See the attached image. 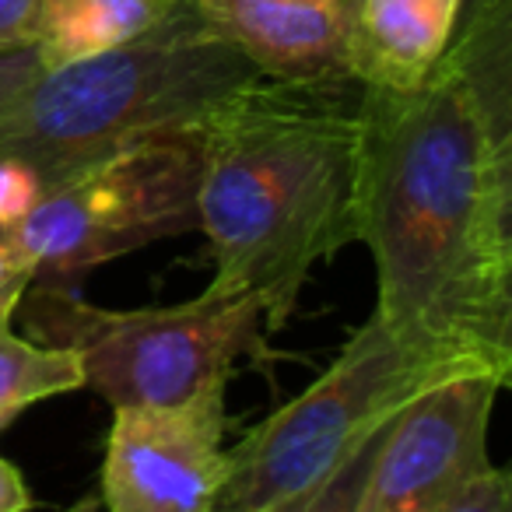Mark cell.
<instances>
[{
    "mask_svg": "<svg viewBox=\"0 0 512 512\" xmlns=\"http://www.w3.org/2000/svg\"><path fill=\"white\" fill-rule=\"evenodd\" d=\"M32 281H36L32 256L18 242L15 228H0V327H11Z\"/></svg>",
    "mask_w": 512,
    "mask_h": 512,
    "instance_id": "14",
    "label": "cell"
},
{
    "mask_svg": "<svg viewBox=\"0 0 512 512\" xmlns=\"http://www.w3.org/2000/svg\"><path fill=\"white\" fill-rule=\"evenodd\" d=\"M225 407H113L102 460L109 512H214L228 477Z\"/></svg>",
    "mask_w": 512,
    "mask_h": 512,
    "instance_id": "8",
    "label": "cell"
},
{
    "mask_svg": "<svg viewBox=\"0 0 512 512\" xmlns=\"http://www.w3.org/2000/svg\"><path fill=\"white\" fill-rule=\"evenodd\" d=\"M193 8L274 81H351L348 39L362 0H193Z\"/></svg>",
    "mask_w": 512,
    "mask_h": 512,
    "instance_id": "9",
    "label": "cell"
},
{
    "mask_svg": "<svg viewBox=\"0 0 512 512\" xmlns=\"http://www.w3.org/2000/svg\"><path fill=\"white\" fill-rule=\"evenodd\" d=\"M43 0H0V53L36 50Z\"/></svg>",
    "mask_w": 512,
    "mask_h": 512,
    "instance_id": "17",
    "label": "cell"
},
{
    "mask_svg": "<svg viewBox=\"0 0 512 512\" xmlns=\"http://www.w3.org/2000/svg\"><path fill=\"white\" fill-rule=\"evenodd\" d=\"M43 183L29 165L0 158V228H18L43 200Z\"/></svg>",
    "mask_w": 512,
    "mask_h": 512,
    "instance_id": "15",
    "label": "cell"
},
{
    "mask_svg": "<svg viewBox=\"0 0 512 512\" xmlns=\"http://www.w3.org/2000/svg\"><path fill=\"white\" fill-rule=\"evenodd\" d=\"M18 313L32 341L71 348L85 386L113 407H225L228 379L264 337L260 306L214 281L176 306L102 309L78 288L36 285Z\"/></svg>",
    "mask_w": 512,
    "mask_h": 512,
    "instance_id": "4",
    "label": "cell"
},
{
    "mask_svg": "<svg viewBox=\"0 0 512 512\" xmlns=\"http://www.w3.org/2000/svg\"><path fill=\"white\" fill-rule=\"evenodd\" d=\"M456 0H362L348 39V78L362 88H414L453 39Z\"/></svg>",
    "mask_w": 512,
    "mask_h": 512,
    "instance_id": "10",
    "label": "cell"
},
{
    "mask_svg": "<svg viewBox=\"0 0 512 512\" xmlns=\"http://www.w3.org/2000/svg\"><path fill=\"white\" fill-rule=\"evenodd\" d=\"M179 0H43L39 64L64 67L155 29Z\"/></svg>",
    "mask_w": 512,
    "mask_h": 512,
    "instance_id": "11",
    "label": "cell"
},
{
    "mask_svg": "<svg viewBox=\"0 0 512 512\" xmlns=\"http://www.w3.org/2000/svg\"><path fill=\"white\" fill-rule=\"evenodd\" d=\"M74 390H85V369L71 348H53L0 327V432L29 407Z\"/></svg>",
    "mask_w": 512,
    "mask_h": 512,
    "instance_id": "12",
    "label": "cell"
},
{
    "mask_svg": "<svg viewBox=\"0 0 512 512\" xmlns=\"http://www.w3.org/2000/svg\"><path fill=\"white\" fill-rule=\"evenodd\" d=\"M460 4V15H484V11H502L512 8V0H456ZM456 15V18H460Z\"/></svg>",
    "mask_w": 512,
    "mask_h": 512,
    "instance_id": "20",
    "label": "cell"
},
{
    "mask_svg": "<svg viewBox=\"0 0 512 512\" xmlns=\"http://www.w3.org/2000/svg\"><path fill=\"white\" fill-rule=\"evenodd\" d=\"M505 383L467 372L421 393L390 421L355 512H442L488 460V428Z\"/></svg>",
    "mask_w": 512,
    "mask_h": 512,
    "instance_id": "7",
    "label": "cell"
},
{
    "mask_svg": "<svg viewBox=\"0 0 512 512\" xmlns=\"http://www.w3.org/2000/svg\"><path fill=\"white\" fill-rule=\"evenodd\" d=\"M467 372L481 369L397 334L372 313L316 383L228 449V477L214 512H264L285 502L327 477L421 393Z\"/></svg>",
    "mask_w": 512,
    "mask_h": 512,
    "instance_id": "5",
    "label": "cell"
},
{
    "mask_svg": "<svg viewBox=\"0 0 512 512\" xmlns=\"http://www.w3.org/2000/svg\"><path fill=\"white\" fill-rule=\"evenodd\" d=\"M32 509V491L25 474L8 460L0 456V512H29Z\"/></svg>",
    "mask_w": 512,
    "mask_h": 512,
    "instance_id": "19",
    "label": "cell"
},
{
    "mask_svg": "<svg viewBox=\"0 0 512 512\" xmlns=\"http://www.w3.org/2000/svg\"><path fill=\"white\" fill-rule=\"evenodd\" d=\"M355 81L260 78L200 123V232L214 281L260 306L264 334L292 323L313 271L358 242Z\"/></svg>",
    "mask_w": 512,
    "mask_h": 512,
    "instance_id": "2",
    "label": "cell"
},
{
    "mask_svg": "<svg viewBox=\"0 0 512 512\" xmlns=\"http://www.w3.org/2000/svg\"><path fill=\"white\" fill-rule=\"evenodd\" d=\"M200 162V127L165 130L46 190L15 228L36 264V285L78 288L116 256L200 232Z\"/></svg>",
    "mask_w": 512,
    "mask_h": 512,
    "instance_id": "6",
    "label": "cell"
},
{
    "mask_svg": "<svg viewBox=\"0 0 512 512\" xmlns=\"http://www.w3.org/2000/svg\"><path fill=\"white\" fill-rule=\"evenodd\" d=\"M260 78L193 0H179L130 43L43 67L0 109V158L29 165L53 190L127 144L200 127Z\"/></svg>",
    "mask_w": 512,
    "mask_h": 512,
    "instance_id": "3",
    "label": "cell"
},
{
    "mask_svg": "<svg viewBox=\"0 0 512 512\" xmlns=\"http://www.w3.org/2000/svg\"><path fill=\"white\" fill-rule=\"evenodd\" d=\"M43 71L36 50H4L0 53V109L8 106L36 74Z\"/></svg>",
    "mask_w": 512,
    "mask_h": 512,
    "instance_id": "18",
    "label": "cell"
},
{
    "mask_svg": "<svg viewBox=\"0 0 512 512\" xmlns=\"http://www.w3.org/2000/svg\"><path fill=\"white\" fill-rule=\"evenodd\" d=\"M355 218L372 313L509 386L512 134L446 60L414 88H362Z\"/></svg>",
    "mask_w": 512,
    "mask_h": 512,
    "instance_id": "1",
    "label": "cell"
},
{
    "mask_svg": "<svg viewBox=\"0 0 512 512\" xmlns=\"http://www.w3.org/2000/svg\"><path fill=\"white\" fill-rule=\"evenodd\" d=\"M442 512H512V477L505 467H484Z\"/></svg>",
    "mask_w": 512,
    "mask_h": 512,
    "instance_id": "16",
    "label": "cell"
},
{
    "mask_svg": "<svg viewBox=\"0 0 512 512\" xmlns=\"http://www.w3.org/2000/svg\"><path fill=\"white\" fill-rule=\"evenodd\" d=\"M386 428L390 425H383L376 435H369L362 446L351 449L327 477H320L316 484L295 491L292 498H285V502L271 505V509H264V512H355L362 484H365V477H369L372 456H376L379 439H383Z\"/></svg>",
    "mask_w": 512,
    "mask_h": 512,
    "instance_id": "13",
    "label": "cell"
}]
</instances>
